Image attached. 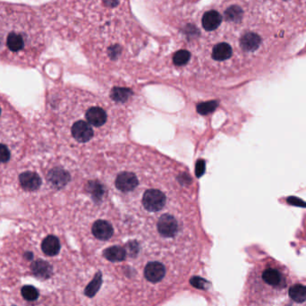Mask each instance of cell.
I'll list each match as a JSON object with an SVG mask.
<instances>
[{
    "label": "cell",
    "instance_id": "obj_1",
    "mask_svg": "<svg viewBox=\"0 0 306 306\" xmlns=\"http://www.w3.org/2000/svg\"><path fill=\"white\" fill-rule=\"evenodd\" d=\"M244 303L245 306H306V278L271 256L262 257L250 270Z\"/></svg>",
    "mask_w": 306,
    "mask_h": 306
},
{
    "label": "cell",
    "instance_id": "obj_2",
    "mask_svg": "<svg viewBox=\"0 0 306 306\" xmlns=\"http://www.w3.org/2000/svg\"><path fill=\"white\" fill-rule=\"evenodd\" d=\"M166 201L167 198L163 192L158 189H149L143 195V204L146 211L152 212L161 211Z\"/></svg>",
    "mask_w": 306,
    "mask_h": 306
},
{
    "label": "cell",
    "instance_id": "obj_3",
    "mask_svg": "<svg viewBox=\"0 0 306 306\" xmlns=\"http://www.w3.org/2000/svg\"><path fill=\"white\" fill-rule=\"evenodd\" d=\"M157 229L160 236L163 238H172L177 235L179 230V224L173 215L164 214L158 219Z\"/></svg>",
    "mask_w": 306,
    "mask_h": 306
},
{
    "label": "cell",
    "instance_id": "obj_4",
    "mask_svg": "<svg viewBox=\"0 0 306 306\" xmlns=\"http://www.w3.org/2000/svg\"><path fill=\"white\" fill-rule=\"evenodd\" d=\"M72 135L79 143H88L94 136L93 128L88 122H75L72 127Z\"/></svg>",
    "mask_w": 306,
    "mask_h": 306
},
{
    "label": "cell",
    "instance_id": "obj_5",
    "mask_svg": "<svg viewBox=\"0 0 306 306\" xmlns=\"http://www.w3.org/2000/svg\"><path fill=\"white\" fill-rule=\"evenodd\" d=\"M166 276V268L158 262H149L144 268V277L152 283H158Z\"/></svg>",
    "mask_w": 306,
    "mask_h": 306
},
{
    "label": "cell",
    "instance_id": "obj_6",
    "mask_svg": "<svg viewBox=\"0 0 306 306\" xmlns=\"http://www.w3.org/2000/svg\"><path fill=\"white\" fill-rule=\"evenodd\" d=\"M137 176L131 172H123L117 175L116 179V188L124 193L134 190L138 186Z\"/></svg>",
    "mask_w": 306,
    "mask_h": 306
},
{
    "label": "cell",
    "instance_id": "obj_7",
    "mask_svg": "<svg viewBox=\"0 0 306 306\" xmlns=\"http://www.w3.org/2000/svg\"><path fill=\"white\" fill-rule=\"evenodd\" d=\"M85 116L87 122L92 127H102L103 125H105L108 120V115L105 109L98 106L90 108L86 112Z\"/></svg>",
    "mask_w": 306,
    "mask_h": 306
},
{
    "label": "cell",
    "instance_id": "obj_8",
    "mask_svg": "<svg viewBox=\"0 0 306 306\" xmlns=\"http://www.w3.org/2000/svg\"><path fill=\"white\" fill-rule=\"evenodd\" d=\"M93 236L99 240H109L113 236L114 229L109 222L106 220H97L91 227Z\"/></svg>",
    "mask_w": 306,
    "mask_h": 306
},
{
    "label": "cell",
    "instance_id": "obj_9",
    "mask_svg": "<svg viewBox=\"0 0 306 306\" xmlns=\"http://www.w3.org/2000/svg\"><path fill=\"white\" fill-rule=\"evenodd\" d=\"M19 181L22 187L27 191H35L42 185V179L39 175L33 172H24L20 175Z\"/></svg>",
    "mask_w": 306,
    "mask_h": 306
},
{
    "label": "cell",
    "instance_id": "obj_10",
    "mask_svg": "<svg viewBox=\"0 0 306 306\" xmlns=\"http://www.w3.org/2000/svg\"><path fill=\"white\" fill-rule=\"evenodd\" d=\"M222 16L218 11L211 10L206 12L202 16L201 24L206 31H214L220 25Z\"/></svg>",
    "mask_w": 306,
    "mask_h": 306
},
{
    "label": "cell",
    "instance_id": "obj_11",
    "mask_svg": "<svg viewBox=\"0 0 306 306\" xmlns=\"http://www.w3.org/2000/svg\"><path fill=\"white\" fill-rule=\"evenodd\" d=\"M261 43H262L261 38L258 34L254 32L245 33L240 40L241 48L247 52H253L254 50H256L260 47Z\"/></svg>",
    "mask_w": 306,
    "mask_h": 306
},
{
    "label": "cell",
    "instance_id": "obj_12",
    "mask_svg": "<svg viewBox=\"0 0 306 306\" xmlns=\"http://www.w3.org/2000/svg\"><path fill=\"white\" fill-rule=\"evenodd\" d=\"M48 179L55 187L62 188L68 183L70 176L64 169H54L48 173Z\"/></svg>",
    "mask_w": 306,
    "mask_h": 306
},
{
    "label": "cell",
    "instance_id": "obj_13",
    "mask_svg": "<svg viewBox=\"0 0 306 306\" xmlns=\"http://www.w3.org/2000/svg\"><path fill=\"white\" fill-rule=\"evenodd\" d=\"M233 50L231 46L227 43H221L217 44L212 49L211 57L216 61H225L232 57Z\"/></svg>",
    "mask_w": 306,
    "mask_h": 306
},
{
    "label": "cell",
    "instance_id": "obj_14",
    "mask_svg": "<svg viewBox=\"0 0 306 306\" xmlns=\"http://www.w3.org/2000/svg\"><path fill=\"white\" fill-rule=\"evenodd\" d=\"M43 253L48 256H55L60 251V243L55 236H48L43 240L42 243Z\"/></svg>",
    "mask_w": 306,
    "mask_h": 306
},
{
    "label": "cell",
    "instance_id": "obj_15",
    "mask_svg": "<svg viewBox=\"0 0 306 306\" xmlns=\"http://www.w3.org/2000/svg\"><path fill=\"white\" fill-rule=\"evenodd\" d=\"M33 274L40 279H48L52 274V267L45 261H37L32 265Z\"/></svg>",
    "mask_w": 306,
    "mask_h": 306
},
{
    "label": "cell",
    "instance_id": "obj_16",
    "mask_svg": "<svg viewBox=\"0 0 306 306\" xmlns=\"http://www.w3.org/2000/svg\"><path fill=\"white\" fill-rule=\"evenodd\" d=\"M103 256L111 262H120L125 261L127 251L120 246H111L103 252Z\"/></svg>",
    "mask_w": 306,
    "mask_h": 306
},
{
    "label": "cell",
    "instance_id": "obj_17",
    "mask_svg": "<svg viewBox=\"0 0 306 306\" xmlns=\"http://www.w3.org/2000/svg\"><path fill=\"white\" fill-rule=\"evenodd\" d=\"M242 16H243V10L238 5L230 6L225 12V17L227 21L239 22L242 19Z\"/></svg>",
    "mask_w": 306,
    "mask_h": 306
},
{
    "label": "cell",
    "instance_id": "obj_18",
    "mask_svg": "<svg viewBox=\"0 0 306 306\" xmlns=\"http://www.w3.org/2000/svg\"><path fill=\"white\" fill-rule=\"evenodd\" d=\"M191 54L188 50L181 49V50H178L177 52L175 53L173 62L175 66H185L189 62Z\"/></svg>",
    "mask_w": 306,
    "mask_h": 306
},
{
    "label": "cell",
    "instance_id": "obj_19",
    "mask_svg": "<svg viewBox=\"0 0 306 306\" xmlns=\"http://www.w3.org/2000/svg\"><path fill=\"white\" fill-rule=\"evenodd\" d=\"M132 94V91L125 88H116L112 90L111 96L117 102H125Z\"/></svg>",
    "mask_w": 306,
    "mask_h": 306
},
{
    "label": "cell",
    "instance_id": "obj_20",
    "mask_svg": "<svg viewBox=\"0 0 306 306\" xmlns=\"http://www.w3.org/2000/svg\"><path fill=\"white\" fill-rule=\"evenodd\" d=\"M22 295L27 301H35L39 297V292L32 285H24L22 288Z\"/></svg>",
    "mask_w": 306,
    "mask_h": 306
},
{
    "label": "cell",
    "instance_id": "obj_21",
    "mask_svg": "<svg viewBox=\"0 0 306 306\" xmlns=\"http://www.w3.org/2000/svg\"><path fill=\"white\" fill-rule=\"evenodd\" d=\"M216 101H209V102H204V103H201L199 104L197 107V109L198 112L201 113L202 115H206V114H209L212 111L214 110L217 108Z\"/></svg>",
    "mask_w": 306,
    "mask_h": 306
},
{
    "label": "cell",
    "instance_id": "obj_22",
    "mask_svg": "<svg viewBox=\"0 0 306 306\" xmlns=\"http://www.w3.org/2000/svg\"><path fill=\"white\" fill-rule=\"evenodd\" d=\"M10 158V152L4 144H0V162L5 163Z\"/></svg>",
    "mask_w": 306,
    "mask_h": 306
},
{
    "label": "cell",
    "instance_id": "obj_23",
    "mask_svg": "<svg viewBox=\"0 0 306 306\" xmlns=\"http://www.w3.org/2000/svg\"><path fill=\"white\" fill-rule=\"evenodd\" d=\"M191 283L195 286H196V287H199V288H202L204 286V281L201 280V279H199V278L194 279V280L191 281Z\"/></svg>",
    "mask_w": 306,
    "mask_h": 306
},
{
    "label": "cell",
    "instance_id": "obj_24",
    "mask_svg": "<svg viewBox=\"0 0 306 306\" xmlns=\"http://www.w3.org/2000/svg\"><path fill=\"white\" fill-rule=\"evenodd\" d=\"M203 171H204V163L201 161V162H199V163L197 164V169H196V174L198 175L199 176L202 175L203 173Z\"/></svg>",
    "mask_w": 306,
    "mask_h": 306
},
{
    "label": "cell",
    "instance_id": "obj_25",
    "mask_svg": "<svg viewBox=\"0 0 306 306\" xmlns=\"http://www.w3.org/2000/svg\"><path fill=\"white\" fill-rule=\"evenodd\" d=\"M303 237H304V239H305V241L306 242V220H305V223H304V233H303Z\"/></svg>",
    "mask_w": 306,
    "mask_h": 306
},
{
    "label": "cell",
    "instance_id": "obj_26",
    "mask_svg": "<svg viewBox=\"0 0 306 306\" xmlns=\"http://www.w3.org/2000/svg\"><path fill=\"white\" fill-rule=\"evenodd\" d=\"M0 114H1V109H0Z\"/></svg>",
    "mask_w": 306,
    "mask_h": 306
},
{
    "label": "cell",
    "instance_id": "obj_27",
    "mask_svg": "<svg viewBox=\"0 0 306 306\" xmlns=\"http://www.w3.org/2000/svg\"></svg>",
    "mask_w": 306,
    "mask_h": 306
}]
</instances>
